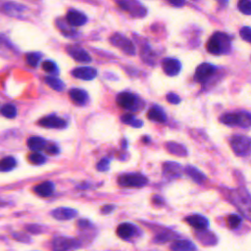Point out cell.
Masks as SVG:
<instances>
[{
  "label": "cell",
  "instance_id": "30",
  "mask_svg": "<svg viewBox=\"0 0 251 251\" xmlns=\"http://www.w3.org/2000/svg\"><path fill=\"white\" fill-rule=\"evenodd\" d=\"M140 56H141L142 60H143L146 64L151 65V66L154 65L156 55H155V53L152 51V49L150 48V46L144 45L143 48H142V50L140 51Z\"/></svg>",
  "mask_w": 251,
  "mask_h": 251
},
{
  "label": "cell",
  "instance_id": "45",
  "mask_svg": "<svg viewBox=\"0 0 251 251\" xmlns=\"http://www.w3.org/2000/svg\"><path fill=\"white\" fill-rule=\"evenodd\" d=\"M77 226H78L80 228L85 229V228L90 227L92 225H91V223H90L88 220H86V219H81V220L77 221Z\"/></svg>",
  "mask_w": 251,
  "mask_h": 251
},
{
  "label": "cell",
  "instance_id": "18",
  "mask_svg": "<svg viewBox=\"0 0 251 251\" xmlns=\"http://www.w3.org/2000/svg\"><path fill=\"white\" fill-rule=\"evenodd\" d=\"M33 192L40 197H49L55 191V184L50 180L40 182L33 186Z\"/></svg>",
  "mask_w": 251,
  "mask_h": 251
},
{
  "label": "cell",
  "instance_id": "47",
  "mask_svg": "<svg viewBox=\"0 0 251 251\" xmlns=\"http://www.w3.org/2000/svg\"><path fill=\"white\" fill-rule=\"evenodd\" d=\"M169 2L176 7H182L185 4V0H169Z\"/></svg>",
  "mask_w": 251,
  "mask_h": 251
},
{
  "label": "cell",
  "instance_id": "38",
  "mask_svg": "<svg viewBox=\"0 0 251 251\" xmlns=\"http://www.w3.org/2000/svg\"><path fill=\"white\" fill-rule=\"evenodd\" d=\"M238 10L243 13L244 15L250 16L251 15V3L250 0H239L237 4Z\"/></svg>",
  "mask_w": 251,
  "mask_h": 251
},
{
  "label": "cell",
  "instance_id": "31",
  "mask_svg": "<svg viewBox=\"0 0 251 251\" xmlns=\"http://www.w3.org/2000/svg\"><path fill=\"white\" fill-rule=\"evenodd\" d=\"M0 113L3 117H5L7 119H14L18 115V109L14 104L7 103L1 107Z\"/></svg>",
  "mask_w": 251,
  "mask_h": 251
},
{
  "label": "cell",
  "instance_id": "6",
  "mask_svg": "<svg viewBox=\"0 0 251 251\" xmlns=\"http://www.w3.org/2000/svg\"><path fill=\"white\" fill-rule=\"evenodd\" d=\"M79 246L80 242L77 239L66 236L54 237L51 242L52 251H74Z\"/></svg>",
  "mask_w": 251,
  "mask_h": 251
},
{
  "label": "cell",
  "instance_id": "25",
  "mask_svg": "<svg viewBox=\"0 0 251 251\" xmlns=\"http://www.w3.org/2000/svg\"><path fill=\"white\" fill-rule=\"evenodd\" d=\"M165 146H166V149L168 150V152H170L173 155H176L178 157H185L187 155L186 148L183 145L176 143L175 141H168L165 144Z\"/></svg>",
  "mask_w": 251,
  "mask_h": 251
},
{
  "label": "cell",
  "instance_id": "36",
  "mask_svg": "<svg viewBox=\"0 0 251 251\" xmlns=\"http://www.w3.org/2000/svg\"><path fill=\"white\" fill-rule=\"evenodd\" d=\"M42 69L46 72V73H49L51 75H58L59 74V69L56 65L55 62L51 61V60H47V61H44L42 63Z\"/></svg>",
  "mask_w": 251,
  "mask_h": 251
},
{
  "label": "cell",
  "instance_id": "1",
  "mask_svg": "<svg viewBox=\"0 0 251 251\" xmlns=\"http://www.w3.org/2000/svg\"><path fill=\"white\" fill-rule=\"evenodd\" d=\"M206 48L213 55L227 54L231 49V37L227 33L217 31L209 38Z\"/></svg>",
  "mask_w": 251,
  "mask_h": 251
},
{
  "label": "cell",
  "instance_id": "20",
  "mask_svg": "<svg viewBox=\"0 0 251 251\" xmlns=\"http://www.w3.org/2000/svg\"><path fill=\"white\" fill-rule=\"evenodd\" d=\"M69 96L76 105H84L88 100V94L85 90L80 88H72L69 91Z\"/></svg>",
  "mask_w": 251,
  "mask_h": 251
},
{
  "label": "cell",
  "instance_id": "42",
  "mask_svg": "<svg viewBox=\"0 0 251 251\" xmlns=\"http://www.w3.org/2000/svg\"><path fill=\"white\" fill-rule=\"evenodd\" d=\"M45 150H46V152H47L48 154H50V155H57V154H59V153H60V149H59V147H58L57 145H55V144L46 145Z\"/></svg>",
  "mask_w": 251,
  "mask_h": 251
},
{
  "label": "cell",
  "instance_id": "23",
  "mask_svg": "<svg viewBox=\"0 0 251 251\" xmlns=\"http://www.w3.org/2000/svg\"><path fill=\"white\" fill-rule=\"evenodd\" d=\"M196 245L186 239L182 240H176L171 245V250L172 251H196Z\"/></svg>",
  "mask_w": 251,
  "mask_h": 251
},
{
  "label": "cell",
  "instance_id": "44",
  "mask_svg": "<svg viewBox=\"0 0 251 251\" xmlns=\"http://www.w3.org/2000/svg\"><path fill=\"white\" fill-rule=\"evenodd\" d=\"M115 209H116L115 205H112V204L104 205L103 207H101V213H102V214H104V215H108V214L112 213Z\"/></svg>",
  "mask_w": 251,
  "mask_h": 251
},
{
  "label": "cell",
  "instance_id": "41",
  "mask_svg": "<svg viewBox=\"0 0 251 251\" xmlns=\"http://www.w3.org/2000/svg\"><path fill=\"white\" fill-rule=\"evenodd\" d=\"M166 99H167V101H168L169 103L174 104V105H177V104L180 102V98H179V96H178L177 94L174 93V92H170V93H168V94H167V96H166Z\"/></svg>",
  "mask_w": 251,
  "mask_h": 251
},
{
  "label": "cell",
  "instance_id": "12",
  "mask_svg": "<svg viewBox=\"0 0 251 251\" xmlns=\"http://www.w3.org/2000/svg\"><path fill=\"white\" fill-rule=\"evenodd\" d=\"M66 50H67L68 54L76 62H79V63H89V62H91L90 55L80 46L68 45Z\"/></svg>",
  "mask_w": 251,
  "mask_h": 251
},
{
  "label": "cell",
  "instance_id": "16",
  "mask_svg": "<svg viewBox=\"0 0 251 251\" xmlns=\"http://www.w3.org/2000/svg\"><path fill=\"white\" fill-rule=\"evenodd\" d=\"M77 211L70 207H59L51 211V216L58 221H68L75 218Z\"/></svg>",
  "mask_w": 251,
  "mask_h": 251
},
{
  "label": "cell",
  "instance_id": "28",
  "mask_svg": "<svg viewBox=\"0 0 251 251\" xmlns=\"http://www.w3.org/2000/svg\"><path fill=\"white\" fill-rule=\"evenodd\" d=\"M56 25L57 27L60 29V31L62 32V34H64L67 37H73L75 35H76V31L75 28L72 27V25L70 24H68V22L64 19H58L56 21Z\"/></svg>",
  "mask_w": 251,
  "mask_h": 251
},
{
  "label": "cell",
  "instance_id": "24",
  "mask_svg": "<svg viewBox=\"0 0 251 251\" xmlns=\"http://www.w3.org/2000/svg\"><path fill=\"white\" fill-rule=\"evenodd\" d=\"M147 118L151 121H154V122H158V123H164L167 121V116H166V113L164 112V110L155 105L153 106L147 113Z\"/></svg>",
  "mask_w": 251,
  "mask_h": 251
},
{
  "label": "cell",
  "instance_id": "11",
  "mask_svg": "<svg viewBox=\"0 0 251 251\" xmlns=\"http://www.w3.org/2000/svg\"><path fill=\"white\" fill-rule=\"evenodd\" d=\"M216 72V67L209 63L200 64L194 74V79L200 83L206 82Z\"/></svg>",
  "mask_w": 251,
  "mask_h": 251
},
{
  "label": "cell",
  "instance_id": "22",
  "mask_svg": "<svg viewBox=\"0 0 251 251\" xmlns=\"http://www.w3.org/2000/svg\"><path fill=\"white\" fill-rule=\"evenodd\" d=\"M136 226L129 223H123L117 227V234L123 239H128L135 234Z\"/></svg>",
  "mask_w": 251,
  "mask_h": 251
},
{
  "label": "cell",
  "instance_id": "7",
  "mask_svg": "<svg viewBox=\"0 0 251 251\" xmlns=\"http://www.w3.org/2000/svg\"><path fill=\"white\" fill-rule=\"evenodd\" d=\"M230 147L237 156H247L250 153L251 140L245 135H234L230 139Z\"/></svg>",
  "mask_w": 251,
  "mask_h": 251
},
{
  "label": "cell",
  "instance_id": "27",
  "mask_svg": "<svg viewBox=\"0 0 251 251\" xmlns=\"http://www.w3.org/2000/svg\"><path fill=\"white\" fill-rule=\"evenodd\" d=\"M18 165V161L14 156H6L0 159V173H8L13 171Z\"/></svg>",
  "mask_w": 251,
  "mask_h": 251
},
{
  "label": "cell",
  "instance_id": "43",
  "mask_svg": "<svg viewBox=\"0 0 251 251\" xmlns=\"http://www.w3.org/2000/svg\"><path fill=\"white\" fill-rule=\"evenodd\" d=\"M25 229H26L28 232L35 233V234L42 232V231H41V226H40L39 225H34V224L26 226H25Z\"/></svg>",
  "mask_w": 251,
  "mask_h": 251
},
{
  "label": "cell",
  "instance_id": "48",
  "mask_svg": "<svg viewBox=\"0 0 251 251\" xmlns=\"http://www.w3.org/2000/svg\"><path fill=\"white\" fill-rule=\"evenodd\" d=\"M218 1V3L220 4V5H222V6H226V5H227V3H228V0H217Z\"/></svg>",
  "mask_w": 251,
  "mask_h": 251
},
{
  "label": "cell",
  "instance_id": "13",
  "mask_svg": "<svg viewBox=\"0 0 251 251\" xmlns=\"http://www.w3.org/2000/svg\"><path fill=\"white\" fill-rule=\"evenodd\" d=\"M162 69L169 76H175L181 70V63L176 58H165L162 61Z\"/></svg>",
  "mask_w": 251,
  "mask_h": 251
},
{
  "label": "cell",
  "instance_id": "2",
  "mask_svg": "<svg viewBox=\"0 0 251 251\" xmlns=\"http://www.w3.org/2000/svg\"><path fill=\"white\" fill-rule=\"evenodd\" d=\"M220 121L229 126L249 127L251 125V116L248 112H233L226 113L221 116Z\"/></svg>",
  "mask_w": 251,
  "mask_h": 251
},
{
  "label": "cell",
  "instance_id": "10",
  "mask_svg": "<svg viewBox=\"0 0 251 251\" xmlns=\"http://www.w3.org/2000/svg\"><path fill=\"white\" fill-rule=\"evenodd\" d=\"M37 124L40 126L46 127V128L63 129L68 126V123L64 119H62L56 115H49V116L43 117L38 121Z\"/></svg>",
  "mask_w": 251,
  "mask_h": 251
},
{
  "label": "cell",
  "instance_id": "19",
  "mask_svg": "<svg viewBox=\"0 0 251 251\" xmlns=\"http://www.w3.org/2000/svg\"><path fill=\"white\" fill-rule=\"evenodd\" d=\"M185 221L189 226L194 227L197 230H202V229H207L209 226V221L206 217L202 215H191L185 218Z\"/></svg>",
  "mask_w": 251,
  "mask_h": 251
},
{
  "label": "cell",
  "instance_id": "14",
  "mask_svg": "<svg viewBox=\"0 0 251 251\" xmlns=\"http://www.w3.org/2000/svg\"><path fill=\"white\" fill-rule=\"evenodd\" d=\"M163 175L167 178H177L181 176V166L178 163L168 161L162 166Z\"/></svg>",
  "mask_w": 251,
  "mask_h": 251
},
{
  "label": "cell",
  "instance_id": "17",
  "mask_svg": "<svg viewBox=\"0 0 251 251\" xmlns=\"http://www.w3.org/2000/svg\"><path fill=\"white\" fill-rule=\"evenodd\" d=\"M66 21L72 26H80L86 23L87 18L83 13L75 9H70L66 15Z\"/></svg>",
  "mask_w": 251,
  "mask_h": 251
},
{
  "label": "cell",
  "instance_id": "35",
  "mask_svg": "<svg viewBox=\"0 0 251 251\" xmlns=\"http://www.w3.org/2000/svg\"><path fill=\"white\" fill-rule=\"evenodd\" d=\"M40 59H41V53L39 52H30L25 55V61L27 65H29L32 68L37 67Z\"/></svg>",
  "mask_w": 251,
  "mask_h": 251
},
{
  "label": "cell",
  "instance_id": "40",
  "mask_svg": "<svg viewBox=\"0 0 251 251\" xmlns=\"http://www.w3.org/2000/svg\"><path fill=\"white\" fill-rule=\"evenodd\" d=\"M109 167H110V160L108 158L101 159L96 165V168L99 172H106L109 170Z\"/></svg>",
  "mask_w": 251,
  "mask_h": 251
},
{
  "label": "cell",
  "instance_id": "32",
  "mask_svg": "<svg viewBox=\"0 0 251 251\" xmlns=\"http://www.w3.org/2000/svg\"><path fill=\"white\" fill-rule=\"evenodd\" d=\"M121 121L128 126H131L133 127H141L143 126V122L141 120H138L133 114H125L121 117Z\"/></svg>",
  "mask_w": 251,
  "mask_h": 251
},
{
  "label": "cell",
  "instance_id": "29",
  "mask_svg": "<svg viewBox=\"0 0 251 251\" xmlns=\"http://www.w3.org/2000/svg\"><path fill=\"white\" fill-rule=\"evenodd\" d=\"M197 237L199 241L204 245H214L217 243V237L213 232L207 231L206 229L199 230L197 233Z\"/></svg>",
  "mask_w": 251,
  "mask_h": 251
},
{
  "label": "cell",
  "instance_id": "5",
  "mask_svg": "<svg viewBox=\"0 0 251 251\" xmlns=\"http://www.w3.org/2000/svg\"><path fill=\"white\" fill-rule=\"evenodd\" d=\"M147 182V177L139 173L123 174L118 177V183L124 187H142Z\"/></svg>",
  "mask_w": 251,
  "mask_h": 251
},
{
  "label": "cell",
  "instance_id": "37",
  "mask_svg": "<svg viewBox=\"0 0 251 251\" xmlns=\"http://www.w3.org/2000/svg\"><path fill=\"white\" fill-rule=\"evenodd\" d=\"M241 222H242V218L238 215L231 214L227 217V225L232 229L237 228L241 225Z\"/></svg>",
  "mask_w": 251,
  "mask_h": 251
},
{
  "label": "cell",
  "instance_id": "8",
  "mask_svg": "<svg viewBox=\"0 0 251 251\" xmlns=\"http://www.w3.org/2000/svg\"><path fill=\"white\" fill-rule=\"evenodd\" d=\"M110 42L118 47L119 49H121L124 53L127 54V55H134L135 54V47L134 44L131 42L130 39H128L127 37H126L125 35L121 34V33H114L111 37H110Z\"/></svg>",
  "mask_w": 251,
  "mask_h": 251
},
{
  "label": "cell",
  "instance_id": "4",
  "mask_svg": "<svg viewBox=\"0 0 251 251\" xmlns=\"http://www.w3.org/2000/svg\"><path fill=\"white\" fill-rule=\"evenodd\" d=\"M116 4L125 12L135 18H143L147 14V9L138 0H114Z\"/></svg>",
  "mask_w": 251,
  "mask_h": 251
},
{
  "label": "cell",
  "instance_id": "46",
  "mask_svg": "<svg viewBox=\"0 0 251 251\" xmlns=\"http://www.w3.org/2000/svg\"><path fill=\"white\" fill-rule=\"evenodd\" d=\"M152 202L157 205V206H160V205H163L164 204V199L160 196V195H154L152 197Z\"/></svg>",
  "mask_w": 251,
  "mask_h": 251
},
{
  "label": "cell",
  "instance_id": "33",
  "mask_svg": "<svg viewBox=\"0 0 251 251\" xmlns=\"http://www.w3.org/2000/svg\"><path fill=\"white\" fill-rule=\"evenodd\" d=\"M45 82L56 91H63L65 89V83L56 76H46Z\"/></svg>",
  "mask_w": 251,
  "mask_h": 251
},
{
  "label": "cell",
  "instance_id": "3",
  "mask_svg": "<svg viewBox=\"0 0 251 251\" xmlns=\"http://www.w3.org/2000/svg\"><path fill=\"white\" fill-rule=\"evenodd\" d=\"M117 103L120 107L133 112L142 109L144 106V102L139 97L127 91H124L118 94Z\"/></svg>",
  "mask_w": 251,
  "mask_h": 251
},
{
  "label": "cell",
  "instance_id": "34",
  "mask_svg": "<svg viewBox=\"0 0 251 251\" xmlns=\"http://www.w3.org/2000/svg\"><path fill=\"white\" fill-rule=\"evenodd\" d=\"M27 160L32 165L39 166V165H43L46 162V157L40 152L31 151V153H29L27 155Z\"/></svg>",
  "mask_w": 251,
  "mask_h": 251
},
{
  "label": "cell",
  "instance_id": "15",
  "mask_svg": "<svg viewBox=\"0 0 251 251\" xmlns=\"http://www.w3.org/2000/svg\"><path fill=\"white\" fill-rule=\"evenodd\" d=\"M72 75L82 80H92L97 76V70L92 67H77L72 71Z\"/></svg>",
  "mask_w": 251,
  "mask_h": 251
},
{
  "label": "cell",
  "instance_id": "9",
  "mask_svg": "<svg viewBox=\"0 0 251 251\" xmlns=\"http://www.w3.org/2000/svg\"><path fill=\"white\" fill-rule=\"evenodd\" d=\"M25 10H26V7L18 2L0 0V12L5 15H8L11 17H18L23 15V13Z\"/></svg>",
  "mask_w": 251,
  "mask_h": 251
},
{
  "label": "cell",
  "instance_id": "26",
  "mask_svg": "<svg viewBox=\"0 0 251 251\" xmlns=\"http://www.w3.org/2000/svg\"><path fill=\"white\" fill-rule=\"evenodd\" d=\"M184 173L188 176H190L193 181H195L197 183H202L206 178L205 175L199 169H197L196 167L190 166V165H188L184 168Z\"/></svg>",
  "mask_w": 251,
  "mask_h": 251
},
{
  "label": "cell",
  "instance_id": "21",
  "mask_svg": "<svg viewBox=\"0 0 251 251\" xmlns=\"http://www.w3.org/2000/svg\"><path fill=\"white\" fill-rule=\"evenodd\" d=\"M26 145H27V147L29 148L30 151L40 152L43 149H45V147L47 145V141L41 136L33 135V136H30L26 140Z\"/></svg>",
  "mask_w": 251,
  "mask_h": 251
},
{
  "label": "cell",
  "instance_id": "39",
  "mask_svg": "<svg viewBox=\"0 0 251 251\" xmlns=\"http://www.w3.org/2000/svg\"><path fill=\"white\" fill-rule=\"evenodd\" d=\"M239 34L246 42H251V28L249 26H243L239 30Z\"/></svg>",
  "mask_w": 251,
  "mask_h": 251
}]
</instances>
